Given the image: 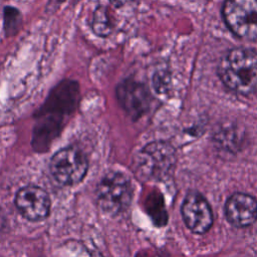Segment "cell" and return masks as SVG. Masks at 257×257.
I'll return each instance as SVG.
<instances>
[{
	"label": "cell",
	"instance_id": "cell-1",
	"mask_svg": "<svg viewBox=\"0 0 257 257\" xmlns=\"http://www.w3.org/2000/svg\"><path fill=\"white\" fill-rule=\"evenodd\" d=\"M218 74L223 83L240 94L257 92V52L233 48L220 60Z\"/></svg>",
	"mask_w": 257,
	"mask_h": 257
},
{
	"label": "cell",
	"instance_id": "cell-2",
	"mask_svg": "<svg viewBox=\"0 0 257 257\" xmlns=\"http://www.w3.org/2000/svg\"><path fill=\"white\" fill-rule=\"evenodd\" d=\"M132 196V184L127 177L119 172L107 173L97 187L99 207L110 216L122 213L128 207Z\"/></svg>",
	"mask_w": 257,
	"mask_h": 257
},
{
	"label": "cell",
	"instance_id": "cell-3",
	"mask_svg": "<svg viewBox=\"0 0 257 257\" xmlns=\"http://www.w3.org/2000/svg\"><path fill=\"white\" fill-rule=\"evenodd\" d=\"M223 17L228 28L238 37L257 39V0H226Z\"/></svg>",
	"mask_w": 257,
	"mask_h": 257
},
{
	"label": "cell",
	"instance_id": "cell-4",
	"mask_svg": "<svg viewBox=\"0 0 257 257\" xmlns=\"http://www.w3.org/2000/svg\"><path fill=\"white\" fill-rule=\"evenodd\" d=\"M88 163L77 149L64 148L56 152L50 161V172L61 185L71 186L79 183L85 176Z\"/></svg>",
	"mask_w": 257,
	"mask_h": 257
},
{
	"label": "cell",
	"instance_id": "cell-5",
	"mask_svg": "<svg viewBox=\"0 0 257 257\" xmlns=\"http://www.w3.org/2000/svg\"><path fill=\"white\" fill-rule=\"evenodd\" d=\"M174 164V150L163 142L147 145L138 156L139 171L147 179H164L171 172Z\"/></svg>",
	"mask_w": 257,
	"mask_h": 257
},
{
	"label": "cell",
	"instance_id": "cell-6",
	"mask_svg": "<svg viewBox=\"0 0 257 257\" xmlns=\"http://www.w3.org/2000/svg\"><path fill=\"white\" fill-rule=\"evenodd\" d=\"M79 98V85L76 81L64 79L48 94L35 115H46L63 121L76 108Z\"/></svg>",
	"mask_w": 257,
	"mask_h": 257
},
{
	"label": "cell",
	"instance_id": "cell-7",
	"mask_svg": "<svg viewBox=\"0 0 257 257\" xmlns=\"http://www.w3.org/2000/svg\"><path fill=\"white\" fill-rule=\"evenodd\" d=\"M186 226L196 234L206 233L213 224V214L207 200L196 192L187 195L182 205Z\"/></svg>",
	"mask_w": 257,
	"mask_h": 257
},
{
	"label": "cell",
	"instance_id": "cell-8",
	"mask_svg": "<svg viewBox=\"0 0 257 257\" xmlns=\"http://www.w3.org/2000/svg\"><path fill=\"white\" fill-rule=\"evenodd\" d=\"M15 205L20 214L30 221L42 220L50 211L48 194L41 188L33 186L22 188L17 192Z\"/></svg>",
	"mask_w": 257,
	"mask_h": 257
},
{
	"label": "cell",
	"instance_id": "cell-9",
	"mask_svg": "<svg viewBox=\"0 0 257 257\" xmlns=\"http://www.w3.org/2000/svg\"><path fill=\"white\" fill-rule=\"evenodd\" d=\"M115 91L118 103L132 118L136 119L147 111L150 94L144 84L133 79H124Z\"/></svg>",
	"mask_w": 257,
	"mask_h": 257
},
{
	"label": "cell",
	"instance_id": "cell-10",
	"mask_svg": "<svg viewBox=\"0 0 257 257\" xmlns=\"http://www.w3.org/2000/svg\"><path fill=\"white\" fill-rule=\"evenodd\" d=\"M225 215L233 226H250L257 219V201L248 194L236 193L227 200Z\"/></svg>",
	"mask_w": 257,
	"mask_h": 257
},
{
	"label": "cell",
	"instance_id": "cell-11",
	"mask_svg": "<svg viewBox=\"0 0 257 257\" xmlns=\"http://www.w3.org/2000/svg\"><path fill=\"white\" fill-rule=\"evenodd\" d=\"M36 123L33 128L32 134V146L36 152L47 151L54 141L58 137L63 121L46 116V115H36Z\"/></svg>",
	"mask_w": 257,
	"mask_h": 257
},
{
	"label": "cell",
	"instance_id": "cell-12",
	"mask_svg": "<svg viewBox=\"0 0 257 257\" xmlns=\"http://www.w3.org/2000/svg\"><path fill=\"white\" fill-rule=\"evenodd\" d=\"M92 30L95 34L104 37L111 31V21L108 15L107 9L104 7H98L92 16Z\"/></svg>",
	"mask_w": 257,
	"mask_h": 257
},
{
	"label": "cell",
	"instance_id": "cell-13",
	"mask_svg": "<svg viewBox=\"0 0 257 257\" xmlns=\"http://www.w3.org/2000/svg\"><path fill=\"white\" fill-rule=\"evenodd\" d=\"M3 15H4L5 32L8 35L14 34L20 27V23H21V14L19 10L16 9L15 7L7 6L4 8Z\"/></svg>",
	"mask_w": 257,
	"mask_h": 257
},
{
	"label": "cell",
	"instance_id": "cell-14",
	"mask_svg": "<svg viewBox=\"0 0 257 257\" xmlns=\"http://www.w3.org/2000/svg\"><path fill=\"white\" fill-rule=\"evenodd\" d=\"M5 224H6L5 215H4V212L2 211V209H1V207H0V231L3 230V228L5 227Z\"/></svg>",
	"mask_w": 257,
	"mask_h": 257
},
{
	"label": "cell",
	"instance_id": "cell-15",
	"mask_svg": "<svg viewBox=\"0 0 257 257\" xmlns=\"http://www.w3.org/2000/svg\"><path fill=\"white\" fill-rule=\"evenodd\" d=\"M87 257H102V255H101L99 252L95 251V250H90V251L88 252Z\"/></svg>",
	"mask_w": 257,
	"mask_h": 257
}]
</instances>
